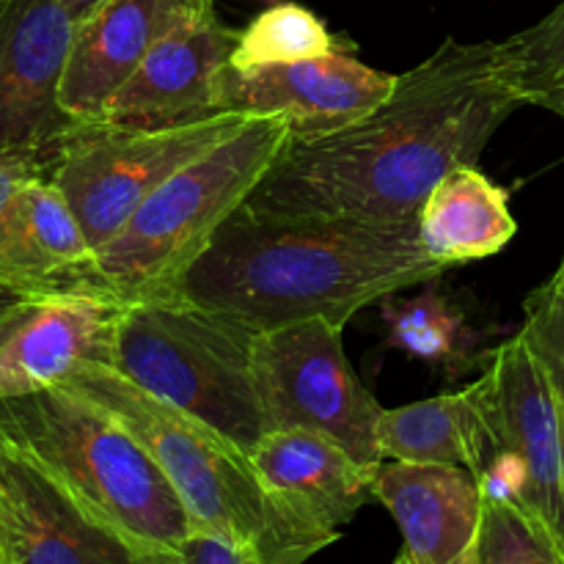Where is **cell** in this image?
<instances>
[{
    "mask_svg": "<svg viewBox=\"0 0 564 564\" xmlns=\"http://www.w3.org/2000/svg\"><path fill=\"white\" fill-rule=\"evenodd\" d=\"M253 339L257 330L176 295L143 297L124 303L113 369L251 455L268 433L253 380Z\"/></svg>",
    "mask_w": 564,
    "mask_h": 564,
    "instance_id": "8992f818",
    "label": "cell"
},
{
    "mask_svg": "<svg viewBox=\"0 0 564 564\" xmlns=\"http://www.w3.org/2000/svg\"><path fill=\"white\" fill-rule=\"evenodd\" d=\"M237 42L240 31L224 25L218 11L187 17L149 50L97 121L119 127H180L215 116V75L229 64Z\"/></svg>",
    "mask_w": 564,
    "mask_h": 564,
    "instance_id": "5bb4252c",
    "label": "cell"
},
{
    "mask_svg": "<svg viewBox=\"0 0 564 564\" xmlns=\"http://www.w3.org/2000/svg\"><path fill=\"white\" fill-rule=\"evenodd\" d=\"M394 75L336 50L323 58L240 72L220 66L213 86L215 113L279 116L290 135H323L364 119L394 91Z\"/></svg>",
    "mask_w": 564,
    "mask_h": 564,
    "instance_id": "4fadbf2b",
    "label": "cell"
},
{
    "mask_svg": "<svg viewBox=\"0 0 564 564\" xmlns=\"http://www.w3.org/2000/svg\"><path fill=\"white\" fill-rule=\"evenodd\" d=\"M477 564H564V556L527 510L482 499Z\"/></svg>",
    "mask_w": 564,
    "mask_h": 564,
    "instance_id": "cb8c5ba5",
    "label": "cell"
},
{
    "mask_svg": "<svg viewBox=\"0 0 564 564\" xmlns=\"http://www.w3.org/2000/svg\"><path fill=\"white\" fill-rule=\"evenodd\" d=\"M0 564H182L94 516L0 430Z\"/></svg>",
    "mask_w": 564,
    "mask_h": 564,
    "instance_id": "30bf717a",
    "label": "cell"
},
{
    "mask_svg": "<svg viewBox=\"0 0 564 564\" xmlns=\"http://www.w3.org/2000/svg\"><path fill=\"white\" fill-rule=\"evenodd\" d=\"M523 102L501 42L446 39L397 75L394 91L364 119L290 135L242 209L264 218L419 220L433 187L485 147Z\"/></svg>",
    "mask_w": 564,
    "mask_h": 564,
    "instance_id": "6da1fadb",
    "label": "cell"
},
{
    "mask_svg": "<svg viewBox=\"0 0 564 564\" xmlns=\"http://www.w3.org/2000/svg\"><path fill=\"white\" fill-rule=\"evenodd\" d=\"M383 319L389 325V341L408 356L430 364H455L466 352V317L457 303L435 290L433 281L408 301L383 297Z\"/></svg>",
    "mask_w": 564,
    "mask_h": 564,
    "instance_id": "7402d4cb",
    "label": "cell"
},
{
    "mask_svg": "<svg viewBox=\"0 0 564 564\" xmlns=\"http://www.w3.org/2000/svg\"><path fill=\"white\" fill-rule=\"evenodd\" d=\"M94 251L50 176H36L0 218V281L22 295L86 290Z\"/></svg>",
    "mask_w": 564,
    "mask_h": 564,
    "instance_id": "ac0fdd59",
    "label": "cell"
},
{
    "mask_svg": "<svg viewBox=\"0 0 564 564\" xmlns=\"http://www.w3.org/2000/svg\"><path fill=\"white\" fill-rule=\"evenodd\" d=\"M419 220L264 218L237 209L165 295L262 330L323 317L345 328L369 303L446 273Z\"/></svg>",
    "mask_w": 564,
    "mask_h": 564,
    "instance_id": "7a4b0ae2",
    "label": "cell"
},
{
    "mask_svg": "<svg viewBox=\"0 0 564 564\" xmlns=\"http://www.w3.org/2000/svg\"><path fill=\"white\" fill-rule=\"evenodd\" d=\"M264 3H270V6H275V3H281V0H264Z\"/></svg>",
    "mask_w": 564,
    "mask_h": 564,
    "instance_id": "836d02e7",
    "label": "cell"
},
{
    "mask_svg": "<svg viewBox=\"0 0 564 564\" xmlns=\"http://www.w3.org/2000/svg\"><path fill=\"white\" fill-rule=\"evenodd\" d=\"M264 488L308 527L339 540V529L372 496L378 468H367L347 449L308 430H270L251 452Z\"/></svg>",
    "mask_w": 564,
    "mask_h": 564,
    "instance_id": "e0dca14e",
    "label": "cell"
},
{
    "mask_svg": "<svg viewBox=\"0 0 564 564\" xmlns=\"http://www.w3.org/2000/svg\"><path fill=\"white\" fill-rule=\"evenodd\" d=\"M419 231L424 248L446 268H455L505 251L518 224L510 213V193L477 165H460L433 187L419 215Z\"/></svg>",
    "mask_w": 564,
    "mask_h": 564,
    "instance_id": "d6986e66",
    "label": "cell"
},
{
    "mask_svg": "<svg viewBox=\"0 0 564 564\" xmlns=\"http://www.w3.org/2000/svg\"><path fill=\"white\" fill-rule=\"evenodd\" d=\"M196 6H198V9H204V11H213L215 0H196Z\"/></svg>",
    "mask_w": 564,
    "mask_h": 564,
    "instance_id": "4dcf8cb0",
    "label": "cell"
},
{
    "mask_svg": "<svg viewBox=\"0 0 564 564\" xmlns=\"http://www.w3.org/2000/svg\"><path fill=\"white\" fill-rule=\"evenodd\" d=\"M339 325L323 317L281 325L253 339V380L270 430H308L336 441L361 466L380 468L383 408L358 380Z\"/></svg>",
    "mask_w": 564,
    "mask_h": 564,
    "instance_id": "ba28073f",
    "label": "cell"
},
{
    "mask_svg": "<svg viewBox=\"0 0 564 564\" xmlns=\"http://www.w3.org/2000/svg\"><path fill=\"white\" fill-rule=\"evenodd\" d=\"M22 297H25V295H22L20 290H14V286H9V284H3V281H0V314L9 312V308L14 306V303H20Z\"/></svg>",
    "mask_w": 564,
    "mask_h": 564,
    "instance_id": "f1b7e54d",
    "label": "cell"
},
{
    "mask_svg": "<svg viewBox=\"0 0 564 564\" xmlns=\"http://www.w3.org/2000/svg\"><path fill=\"white\" fill-rule=\"evenodd\" d=\"M339 50L334 33L312 9L297 3H275L240 31L229 64L240 72L262 66L295 64V61L323 58Z\"/></svg>",
    "mask_w": 564,
    "mask_h": 564,
    "instance_id": "44dd1931",
    "label": "cell"
},
{
    "mask_svg": "<svg viewBox=\"0 0 564 564\" xmlns=\"http://www.w3.org/2000/svg\"><path fill=\"white\" fill-rule=\"evenodd\" d=\"M383 460L416 466H463L482 471V422L471 391L441 394L433 400L386 411L378 422Z\"/></svg>",
    "mask_w": 564,
    "mask_h": 564,
    "instance_id": "ffe728a7",
    "label": "cell"
},
{
    "mask_svg": "<svg viewBox=\"0 0 564 564\" xmlns=\"http://www.w3.org/2000/svg\"><path fill=\"white\" fill-rule=\"evenodd\" d=\"M468 391L482 422V471L499 452H516L527 463L521 510L564 556V430L549 372L518 334L494 352L488 372Z\"/></svg>",
    "mask_w": 564,
    "mask_h": 564,
    "instance_id": "9c48e42d",
    "label": "cell"
},
{
    "mask_svg": "<svg viewBox=\"0 0 564 564\" xmlns=\"http://www.w3.org/2000/svg\"><path fill=\"white\" fill-rule=\"evenodd\" d=\"M290 124L251 116L237 135L163 182L91 259L86 290L121 303L165 295L262 182Z\"/></svg>",
    "mask_w": 564,
    "mask_h": 564,
    "instance_id": "5b68a950",
    "label": "cell"
},
{
    "mask_svg": "<svg viewBox=\"0 0 564 564\" xmlns=\"http://www.w3.org/2000/svg\"><path fill=\"white\" fill-rule=\"evenodd\" d=\"M0 430L135 543L180 554L193 534L180 494L147 446L86 397L66 389L0 397Z\"/></svg>",
    "mask_w": 564,
    "mask_h": 564,
    "instance_id": "277c9868",
    "label": "cell"
},
{
    "mask_svg": "<svg viewBox=\"0 0 564 564\" xmlns=\"http://www.w3.org/2000/svg\"><path fill=\"white\" fill-rule=\"evenodd\" d=\"M202 11L196 0H105L86 20L75 22L61 83L66 113L77 121H97L149 50Z\"/></svg>",
    "mask_w": 564,
    "mask_h": 564,
    "instance_id": "9a60e30c",
    "label": "cell"
},
{
    "mask_svg": "<svg viewBox=\"0 0 564 564\" xmlns=\"http://www.w3.org/2000/svg\"><path fill=\"white\" fill-rule=\"evenodd\" d=\"M61 3H64V9L69 11L72 20L80 22V20H86L91 11H97L105 0H61Z\"/></svg>",
    "mask_w": 564,
    "mask_h": 564,
    "instance_id": "83f0119b",
    "label": "cell"
},
{
    "mask_svg": "<svg viewBox=\"0 0 564 564\" xmlns=\"http://www.w3.org/2000/svg\"><path fill=\"white\" fill-rule=\"evenodd\" d=\"M554 113H560V116H564V102H560V108L554 110Z\"/></svg>",
    "mask_w": 564,
    "mask_h": 564,
    "instance_id": "d6a6232c",
    "label": "cell"
},
{
    "mask_svg": "<svg viewBox=\"0 0 564 564\" xmlns=\"http://www.w3.org/2000/svg\"><path fill=\"white\" fill-rule=\"evenodd\" d=\"M523 314H527V319H523V328L518 334L529 341L534 356L549 372L551 386L556 391V402H560L564 430V292L549 281L527 297Z\"/></svg>",
    "mask_w": 564,
    "mask_h": 564,
    "instance_id": "d4e9b609",
    "label": "cell"
},
{
    "mask_svg": "<svg viewBox=\"0 0 564 564\" xmlns=\"http://www.w3.org/2000/svg\"><path fill=\"white\" fill-rule=\"evenodd\" d=\"M36 176H50V165L33 154L0 152V218L11 207L17 193Z\"/></svg>",
    "mask_w": 564,
    "mask_h": 564,
    "instance_id": "4316f807",
    "label": "cell"
},
{
    "mask_svg": "<svg viewBox=\"0 0 564 564\" xmlns=\"http://www.w3.org/2000/svg\"><path fill=\"white\" fill-rule=\"evenodd\" d=\"M394 564H413V562H411V556H408L405 551H402V554L394 560Z\"/></svg>",
    "mask_w": 564,
    "mask_h": 564,
    "instance_id": "1f68e13d",
    "label": "cell"
},
{
    "mask_svg": "<svg viewBox=\"0 0 564 564\" xmlns=\"http://www.w3.org/2000/svg\"><path fill=\"white\" fill-rule=\"evenodd\" d=\"M479 494L485 501H507V505H523L529 485L527 463L516 452H499L477 477Z\"/></svg>",
    "mask_w": 564,
    "mask_h": 564,
    "instance_id": "484cf974",
    "label": "cell"
},
{
    "mask_svg": "<svg viewBox=\"0 0 564 564\" xmlns=\"http://www.w3.org/2000/svg\"><path fill=\"white\" fill-rule=\"evenodd\" d=\"M248 119L215 113L180 127L77 121L61 141L50 180L97 253L169 176L237 135Z\"/></svg>",
    "mask_w": 564,
    "mask_h": 564,
    "instance_id": "52a82bcc",
    "label": "cell"
},
{
    "mask_svg": "<svg viewBox=\"0 0 564 564\" xmlns=\"http://www.w3.org/2000/svg\"><path fill=\"white\" fill-rule=\"evenodd\" d=\"M75 20L61 0H0V152H22L53 169L77 124L61 105Z\"/></svg>",
    "mask_w": 564,
    "mask_h": 564,
    "instance_id": "8fae6325",
    "label": "cell"
},
{
    "mask_svg": "<svg viewBox=\"0 0 564 564\" xmlns=\"http://www.w3.org/2000/svg\"><path fill=\"white\" fill-rule=\"evenodd\" d=\"M501 44L523 102L560 108L564 102V0L543 20Z\"/></svg>",
    "mask_w": 564,
    "mask_h": 564,
    "instance_id": "603a6c76",
    "label": "cell"
},
{
    "mask_svg": "<svg viewBox=\"0 0 564 564\" xmlns=\"http://www.w3.org/2000/svg\"><path fill=\"white\" fill-rule=\"evenodd\" d=\"M551 284H554L556 290H562V292H564V259H562L560 270H556V273H554V279H551Z\"/></svg>",
    "mask_w": 564,
    "mask_h": 564,
    "instance_id": "f546056e",
    "label": "cell"
},
{
    "mask_svg": "<svg viewBox=\"0 0 564 564\" xmlns=\"http://www.w3.org/2000/svg\"><path fill=\"white\" fill-rule=\"evenodd\" d=\"M124 303L91 290L25 295L0 314V397L61 389L91 364L113 367Z\"/></svg>",
    "mask_w": 564,
    "mask_h": 564,
    "instance_id": "7c38bea8",
    "label": "cell"
},
{
    "mask_svg": "<svg viewBox=\"0 0 564 564\" xmlns=\"http://www.w3.org/2000/svg\"><path fill=\"white\" fill-rule=\"evenodd\" d=\"M61 389L86 397L147 446L180 494L193 532L226 540L262 564H306L336 543L264 488L251 455L235 441L165 405L108 364H91Z\"/></svg>",
    "mask_w": 564,
    "mask_h": 564,
    "instance_id": "3957f363",
    "label": "cell"
},
{
    "mask_svg": "<svg viewBox=\"0 0 564 564\" xmlns=\"http://www.w3.org/2000/svg\"><path fill=\"white\" fill-rule=\"evenodd\" d=\"M372 496L400 527L413 564H477L482 494L468 468L383 460Z\"/></svg>",
    "mask_w": 564,
    "mask_h": 564,
    "instance_id": "2e32d148",
    "label": "cell"
}]
</instances>
